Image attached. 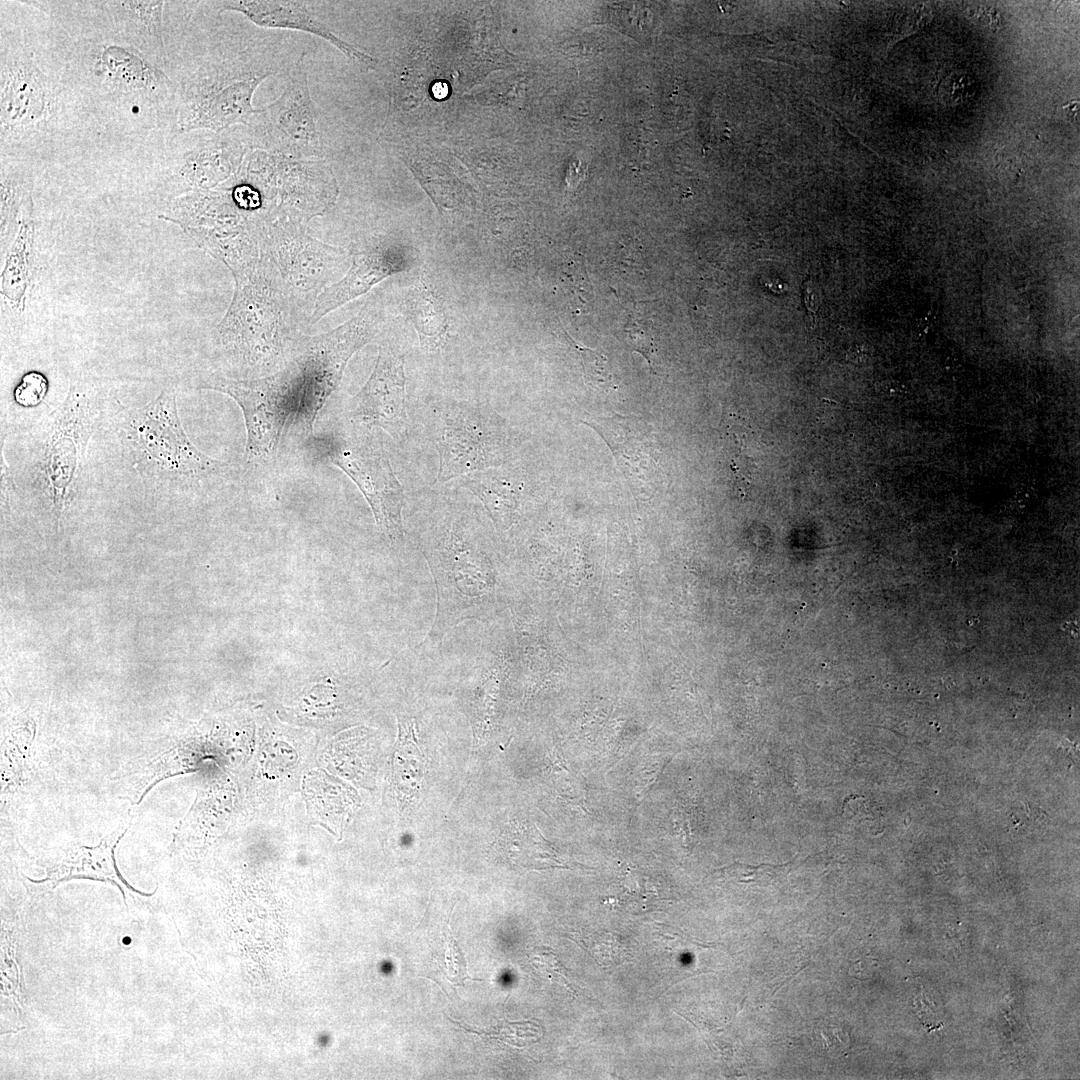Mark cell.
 <instances>
[{"label":"cell","mask_w":1080,"mask_h":1080,"mask_svg":"<svg viewBox=\"0 0 1080 1080\" xmlns=\"http://www.w3.org/2000/svg\"><path fill=\"white\" fill-rule=\"evenodd\" d=\"M254 118L279 156L306 161L322 155L304 55L295 63L280 97L259 109Z\"/></svg>","instance_id":"8fae6325"},{"label":"cell","mask_w":1080,"mask_h":1080,"mask_svg":"<svg viewBox=\"0 0 1080 1080\" xmlns=\"http://www.w3.org/2000/svg\"><path fill=\"white\" fill-rule=\"evenodd\" d=\"M404 357L380 346L374 369L352 398L351 414L359 423L379 427L395 439L407 434Z\"/></svg>","instance_id":"5bb4252c"},{"label":"cell","mask_w":1080,"mask_h":1080,"mask_svg":"<svg viewBox=\"0 0 1080 1080\" xmlns=\"http://www.w3.org/2000/svg\"><path fill=\"white\" fill-rule=\"evenodd\" d=\"M435 430L439 484L504 461L503 433L491 413L458 407L440 413Z\"/></svg>","instance_id":"30bf717a"},{"label":"cell","mask_w":1080,"mask_h":1080,"mask_svg":"<svg viewBox=\"0 0 1080 1080\" xmlns=\"http://www.w3.org/2000/svg\"><path fill=\"white\" fill-rule=\"evenodd\" d=\"M505 672V657L496 650V644H487L475 661L474 681L467 693V712L478 739L487 735L494 724L497 698Z\"/></svg>","instance_id":"e0dca14e"},{"label":"cell","mask_w":1080,"mask_h":1080,"mask_svg":"<svg viewBox=\"0 0 1080 1080\" xmlns=\"http://www.w3.org/2000/svg\"><path fill=\"white\" fill-rule=\"evenodd\" d=\"M398 740L393 753L392 777L397 792L405 799L414 798L424 777L425 763L417 741L414 718L398 720Z\"/></svg>","instance_id":"44dd1931"},{"label":"cell","mask_w":1080,"mask_h":1080,"mask_svg":"<svg viewBox=\"0 0 1080 1080\" xmlns=\"http://www.w3.org/2000/svg\"><path fill=\"white\" fill-rule=\"evenodd\" d=\"M200 389L224 393L242 410L247 430L245 460L252 465L271 462L277 454L287 422H293L295 407L279 371L257 379L212 376Z\"/></svg>","instance_id":"ba28073f"},{"label":"cell","mask_w":1080,"mask_h":1080,"mask_svg":"<svg viewBox=\"0 0 1080 1080\" xmlns=\"http://www.w3.org/2000/svg\"><path fill=\"white\" fill-rule=\"evenodd\" d=\"M328 457L359 488L379 529L391 541H402L403 488L382 446L366 437L338 439L331 442Z\"/></svg>","instance_id":"9c48e42d"},{"label":"cell","mask_w":1080,"mask_h":1080,"mask_svg":"<svg viewBox=\"0 0 1080 1080\" xmlns=\"http://www.w3.org/2000/svg\"><path fill=\"white\" fill-rule=\"evenodd\" d=\"M214 7L220 11H234L244 15L257 26L299 30L316 35L340 50L360 67L373 69L377 59L367 55L335 35L307 8L304 1H217Z\"/></svg>","instance_id":"2e32d148"},{"label":"cell","mask_w":1080,"mask_h":1080,"mask_svg":"<svg viewBox=\"0 0 1080 1080\" xmlns=\"http://www.w3.org/2000/svg\"><path fill=\"white\" fill-rule=\"evenodd\" d=\"M462 484L479 498L495 528L505 530L511 525L517 494L513 483L496 467L467 474Z\"/></svg>","instance_id":"ffe728a7"},{"label":"cell","mask_w":1080,"mask_h":1080,"mask_svg":"<svg viewBox=\"0 0 1080 1080\" xmlns=\"http://www.w3.org/2000/svg\"><path fill=\"white\" fill-rule=\"evenodd\" d=\"M125 423V445L147 488L194 482L227 467L190 441L178 415L174 388L133 410Z\"/></svg>","instance_id":"3957f363"},{"label":"cell","mask_w":1080,"mask_h":1080,"mask_svg":"<svg viewBox=\"0 0 1080 1080\" xmlns=\"http://www.w3.org/2000/svg\"><path fill=\"white\" fill-rule=\"evenodd\" d=\"M100 66L107 78L119 88L139 91L157 87L156 73L141 59L119 47L106 48L101 55Z\"/></svg>","instance_id":"7402d4cb"},{"label":"cell","mask_w":1080,"mask_h":1080,"mask_svg":"<svg viewBox=\"0 0 1080 1080\" xmlns=\"http://www.w3.org/2000/svg\"><path fill=\"white\" fill-rule=\"evenodd\" d=\"M94 390L84 380L70 386L67 397L51 414L37 477L53 516L59 521L68 508L91 427Z\"/></svg>","instance_id":"8992f818"},{"label":"cell","mask_w":1080,"mask_h":1080,"mask_svg":"<svg viewBox=\"0 0 1080 1080\" xmlns=\"http://www.w3.org/2000/svg\"><path fill=\"white\" fill-rule=\"evenodd\" d=\"M421 547L437 604L433 625L417 647L440 646L447 633L466 620L496 618L503 606L502 581L496 551L480 523L462 513L444 515L423 534Z\"/></svg>","instance_id":"6da1fadb"},{"label":"cell","mask_w":1080,"mask_h":1080,"mask_svg":"<svg viewBox=\"0 0 1080 1080\" xmlns=\"http://www.w3.org/2000/svg\"><path fill=\"white\" fill-rule=\"evenodd\" d=\"M612 451L634 496H653L662 479L660 455L650 425L640 417L614 414L584 420Z\"/></svg>","instance_id":"4fadbf2b"},{"label":"cell","mask_w":1080,"mask_h":1080,"mask_svg":"<svg viewBox=\"0 0 1080 1080\" xmlns=\"http://www.w3.org/2000/svg\"><path fill=\"white\" fill-rule=\"evenodd\" d=\"M244 149L235 142L216 143L195 149L185 155L179 173L185 183L204 190L229 178L241 162Z\"/></svg>","instance_id":"d6986e66"},{"label":"cell","mask_w":1080,"mask_h":1080,"mask_svg":"<svg viewBox=\"0 0 1080 1080\" xmlns=\"http://www.w3.org/2000/svg\"><path fill=\"white\" fill-rule=\"evenodd\" d=\"M232 272L231 304L215 328L221 347L244 365L268 371L281 361L290 333L292 307L273 264L256 240H247L223 261Z\"/></svg>","instance_id":"7a4b0ae2"},{"label":"cell","mask_w":1080,"mask_h":1080,"mask_svg":"<svg viewBox=\"0 0 1080 1080\" xmlns=\"http://www.w3.org/2000/svg\"><path fill=\"white\" fill-rule=\"evenodd\" d=\"M275 72L268 60L249 48L209 71L200 70L185 87L180 131L220 132L237 123H251L259 112L252 106L254 91Z\"/></svg>","instance_id":"5b68a950"},{"label":"cell","mask_w":1080,"mask_h":1080,"mask_svg":"<svg viewBox=\"0 0 1080 1080\" xmlns=\"http://www.w3.org/2000/svg\"><path fill=\"white\" fill-rule=\"evenodd\" d=\"M787 865H759L749 866L735 864L728 867V874L742 883H755L764 885L786 872Z\"/></svg>","instance_id":"83f0119b"},{"label":"cell","mask_w":1080,"mask_h":1080,"mask_svg":"<svg viewBox=\"0 0 1080 1080\" xmlns=\"http://www.w3.org/2000/svg\"><path fill=\"white\" fill-rule=\"evenodd\" d=\"M409 307L422 345L429 348L440 346L447 327L438 300L426 290H415L411 293Z\"/></svg>","instance_id":"cb8c5ba5"},{"label":"cell","mask_w":1080,"mask_h":1080,"mask_svg":"<svg viewBox=\"0 0 1080 1080\" xmlns=\"http://www.w3.org/2000/svg\"><path fill=\"white\" fill-rule=\"evenodd\" d=\"M567 338L580 356L585 381L605 391L616 389V381L608 368L607 357L596 350L578 345L569 336Z\"/></svg>","instance_id":"d4e9b609"},{"label":"cell","mask_w":1080,"mask_h":1080,"mask_svg":"<svg viewBox=\"0 0 1080 1080\" xmlns=\"http://www.w3.org/2000/svg\"><path fill=\"white\" fill-rule=\"evenodd\" d=\"M50 97L46 78L26 52L1 56V139L43 124Z\"/></svg>","instance_id":"9a60e30c"},{"label":"cell","mask_w":1080,"mask_h":1080,"mask_svg":"<svg viewBox=\"0 0 1080 1080\" xmlns=\"http://www.w3.org/2000/svg\"><path fill=\"white\" fill-rule=\"evenodd\" d=\"M256 238L277 271L292 308L310 303L313 310L338 265L350 256L342 247L311 237L305 224L293 221L268 225Z\"/></svg>","instance_id":"52a82bcc"},{"label":"cell","mask_w":1080,"mask_h":1080,"mask_svg":"<svg viewBox=\"0 0 1080 1080\" xmlns=\"http://www.w3.org/2000/svg\"><path fill=\"white\" fill-rule=\"evenodd\" d=\"M448 923L449 919L447 921L444 932L446 942V963L443 974L447 981H449L453 986H464L466 979H476H472L471 976L468 975L466 965L467 962L464 953L458 945L456 939H454V937L452 936Z\"/></svg>","instance_id":"484cf974"},{"label":"cell","mask_w":1080,"mask_h":1080,"mask_svg":"<svg viewBox=\"0 0 1080 1080\" xmlns=\"http://www.w3.org/2000/svg\"><path fill=\"white\" fill-rule=\"evenodd\" d=\"M107 4L133 35L142 37L152 48H162L163 1H111Z\"/></svg>","instance_id":"603a6c76"},{"label":"cell","mask_w":1080,"mask_h":1080,"mask_svg":"<svg viewBox=\"0 0 1080 1080\" xmlns=\"http://www.w3.org/2000/svg\"><path fill=\"white\" fill-rule=\"evenodd\" d=\"M33 204L29 194L21 208L18 228L6 254L1 276V295L14 307H23L29 286V255L33 244Z\"/></svg>","instance_id":"ac0fdd59"},{"label":"cell","mask_w":1080,"mask_h":1080,"mask_svg":"<svg viewBox=\"0 0 1080 1080\" xmlns=\"http://www.w3.org/2000/svg\"><path fill=\"white\" fill-rule=\"evenodd\" d=\"M48 382L39 372L26 373L14 391L16 401L23 406L39 403L45 396Z\"/></svg>","instance_id":"f1b7e54d"},{"label":"cell","mask_w":1080,"mask_h":1080,"mask_svg":"<svg viewBox=\"0 0 1080 1080\" xmlns=\"http://www.w3.org/2000/svg\"><path fill=\"white\" fill-rule=\"evenodd\" d=\"M624 332L627 334L630 347L647 360L653 371L656 348L649 326L644 325L641 321L630 319L624 328Z\"/></svg>","instance_id":"4316f807"},{"label":"cell","mask_w":1080,"mask_h":1080,"mask_svg":"<svg viewBox=\"0 0 1080 1080\" xmlns=\"http://www.w3.org/2000/svg\"><path fill=\"white\" fill-rule=\"evenodd\" d=\"M443 91H447V87L444 84H436L433 87V92L437 98H442L446 96V93Z\"/></svg>","instance_id":"f546056e"},{"label":"cell","mask_w":1080,"mask_h":1080,"mask_svg":"<svg viewBox=\"0 0 1080 1080\" xmlns=\"http://www.w3.org/2000/svg\"><path fill=\"white\" fill-rule=\"evenodd\" d=\"M346 274L317 298L309 318L313 325L325 315L365 294L383 279L408 270L415 261L411 246L390 240H372L351 250Z\"/></svg>","instance_id":"7c38bea8"},{"label":"cell","mask_w":1080,"mask_h":1080,"mask_svg":"<svg viewBox=\"0 0 1080 1080\" xmlns=\"http://www.w3.org/2000/svg\"><path fill=\"white\" fill-rule=\"evenodd\" d=\"M381 316L374 304L342 325L315 336H300L291 344V358L282 372L295 405L296 423L312 433L315 418L339 385L345 367L376 335Z\"/></svg>","instance_id":"277c9868"}]
</instances>
